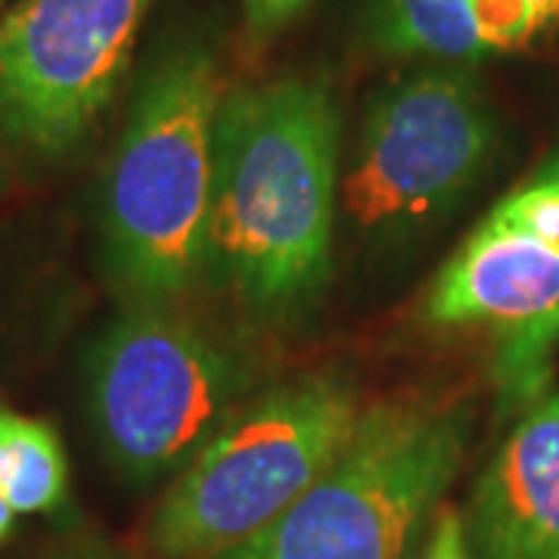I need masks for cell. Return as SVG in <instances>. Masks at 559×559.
Masks as SVG:
<instances>
[{"label":"cell","instance_id":"cell-9","mask_svg":"<svg viewBox=\"0 0 559 559\" xmlns=\"http://www.w3.org/2000/svg\"><path fill=\"white\" fill-rule=\"evenodd\" d=\"M463 525L473 559H559V389L500 441Z\"/></svg>","mask_w":559,"mask_h":559},{"label":"cell","instance_id":"cell-7","mask_svg":"<svg viewBox=\"0 0 559 559\" xmlns=\"http://www.w3.org/2000/svg\"><path fill=\"white\" fill-rule=\"evenodd\" d=\"M150 0H16L0 16V131L62 159L94 131L134 57Z\"/></svg>","mask_w":559,"mask_h":559},{"label":"cell","instance_id":"cell-1","mask_svg":"<svg viewBox=\"0 0 559 559\" xmlns=\"http://www.w3.org/2000/svg\"><path fill=\"white\" fill-rule=\"evenodd\" d=\"M342 116L308 79L221 97L205 274L264 318L314 305L333 274Z\"/></svg>","mask_w":559,"mask_h":559},{"label":"cell","instance_id":"cell-5","mask_svg":"<svg viewBox=\"0 0 559 559\" xmlns=\"http://www.w3.org/2000/svg\"><path fill=\"white\" fill-rule=\"evenodd\" d=\"M252 370L165 305H134L84 358V401L103 457L121 479L180 476L242 411Z\"/></svg>","mask_w":559,"mask_h":559},{"label":"cell","instance_id":"cell-8","mask_svg":"<svg viewBox=\"0 0 559 559\" xmlns=\"http://www.w3.org/2000/svg\"><path fill=\"white\" fill-rule=\"evenodd\" d=\"M426 314L441 326H491L507 340V380L538 392L559 342V252L495 215L441 267Z\"/></svg>","mask_w":559,"mask_h":559},{"label":"cell","instance_id":"cell-11","mask_svg":"<svg viewBox=\"0 0 559 559\" xmlns=\"http://www.w3.org/2000/svg\"><path fill=\"white\" fill-rule=\"evenodd\" d=\"M69 463L57 432L40 419L0 407V491L16 513L60 507Z\"/></svg>","mask_w":559,"mask_h":559},{"label":"cell","instance_id":"cell-16","mask_svg":"<svg viewBox=\"0 0 559 559\" xmlns=\"http://www.w3.org/2000/svg\"><path fill=\"white\" fill-rule=\"evenodd\" d=\"M13 520H16V510L10 507V500L3 498V491H0V544L13 532Z\"/></svg>","mask_w":559,"mask_h":559},{"label":"cell","instance_id":"cell-4","mask_svg":"<svg viewBox=\"0 0 559 559\" xmlns=\"http://www.w3.org/2000/svg\"><path fill=\"white\" fill-rule=\"evenodd\" d=\"M463 404L389 399L360 411L333 466L259 535L215 559H404L457 476Z\"/></svg>","mask_w":559,"mask_h":559},{"label":"cell","instance_id":"cell-15","mask_svg":"<svg viewBox=\"0 0 559 559\" xmlns=\"http://www.w3.org/2000/svg\"><path fill=\"white\" fill-rule=\"evenodd\" d=\"M532 13H535V22L538 28H547L550 22L559 20V0H528Z\"/></svg>","mask_w":559,"mask_h":559},{"label":"cell","instance_id":"cell-6","mask_svg":"<svg viewBox=\"0 0 559 559\" xmlns=\"http://www.w3.org/2000/svg\"><path fill=\"white\" fill-rule=\"evenodd\" d=\"M495 146V116L463 69H429L380 87L364 112L345 212L370 237H401L441 215Z\"/></svg>","mask_w":559,"mask_h":559},{"label":"cell","instance_id":"cell-12","mask_svg":"<svg viewBox=\"0 0 559 559\" xmlns=\"http://www.w3.org/2000/svg\"><path fill=\"white\" fill-rule=\"evenodd\" d=\"M491 215L559 252V153L535 178L525 180L520 190L500 202Z\"/></svg>","mask_w":559,"mask_h":559},{"label":"cell","instance_id":"cell-13","mask_svg":"<svg viewBox=\"0 0 559 559\" xmlns=\"http://www.w3.org/2000/svg\"><path fill=\"white\" fill-rule=\"evenodd\" d=\"M314 0H242L246 28L255 40L277 38L283 28H289Z\"/></svg>","mask_w":559,"mask_h":559},{"label":"cell","instance_id":"cell-14","mask_svg":"<svg viewBox=\"0 0 559 559\" xmlns=\"http://www.w3.org/2000/svg\"><path fill=\"white\" fill-rule=\"evenodd\" d=\"M423 559H473L469 544H466V525L457 507L444 503L436 510V528L429 535Z\"/></svg>","mask_w":559,"mask_h":559},{"label":"cell","instance_id":"cell-3","mask_svg":"<svg viewBox=\"0 0 559 559\" xmlns=\"http://www.w3.org/2000/svg\"><path fill=\"white\" fill-rule=\"evenodd\" d=\"M360 419L358 389L342 370L274 385L227 419L150 520L165 559H215L259 535L345 451Z\"/></svg>","mask_w":559,"mask_h":559},{"label":"cell","instance_id":"cell-10","mask_svg":"<svg viewBox=\"0 0 559 559\" xmlns=\"http://www.w3.org/2000/svg\"><path fill=\"white\" fill-rule=\"evenodd\" d=\"M479 0H370L364 32L385 57H429L469 62L488 57L481 40Z\"/></svg>","mask_w":559,"mask_h":559},{"label":"cell","instance_id":"cell-2","mask_svg":"<svg viewBox=\"0 0 559 559\" xmlns=\"http://www.w3.org/2000/svg\"><path fill=\"white\" fill-rule=\"evenodd\" d=\"M218 106L200 38L168 44L138 84L100 197L106 274L134 305H165L205 274Z\"/></svg>","mask_w":559,"mask_h":559}]
</instances>
